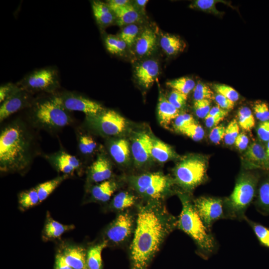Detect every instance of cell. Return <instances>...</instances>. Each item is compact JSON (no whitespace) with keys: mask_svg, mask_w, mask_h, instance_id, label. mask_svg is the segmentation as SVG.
<instances>
[{"mask_svg":"<svg viewBox=\"0 0 269 269\" xmlns=\"http://www.w3.org/2000/svg\"><path fill=\"white\" fill-rule=\"evenodd\" d=\"M177 228V218L160 201L138 206L129 249L130 269H148L167 237Z\"/></svg>","mask_w":269,"mask_h":269,"instance_id":"1","label":"cell"},{"mask_svg":"<svg viewBox=\"0 0 269 269\" xmlns=\"http://www.w3.org/2000/svg\"><path fill=\"white\" fill-rule=\"evenodd\" d=\"M35 142L29 128L19 119L3 127L0 133V171L25 172L35 154Z\"/></svg>","mask_w":269,"mask_h":269,"instance_id":"2","label":"cell"},{"mask_svg":"<svg viewBox=\"0 0 269 269\" xmlns=\"http://www.w3.org/2000/svg\"><path fill=\"white\" fill-rule=\"evenodd\" d=\"M178 195L182 209L177 218V228L193 240L196 246L197 254L207 260L217 252L218 243L212 231L205 227L201 219L191 197L182 192Z\"/></svg>","mask_w":269,"mask_h":269,"instance_id":"3","label":"cell"},{"mask_svg":"<svg viewBox=\"0 0 269 269\" xmlns=\"http://www.w3.org/2000/svg\"><path fill=\"white\" fill-rule=\"evenodd\" d=\"M28 110L29 124L49 132H57L73 121L70 112L61 105L55 93L35 98Z\"/></svg>","mask_w":269,"mask_h":269,"instance_id":"4","label":"cell"},{"mask_svg":"<svg viewBox=\"0 0 269 269\" xmlns=\"http://www.w3.org/2000/svg\"><path fill=\"white\" fill-rule=\"evenodd\" d=\"M259 176L243 172L237 178L231 195L224 199L226 219L244 220L246 212L257 194Z\"/></svg>","mask_w":269,"mask_h":269,"instance_id":"5","label":"cell"},{"mask_svg":"<svg viewBox=\"0 0 269 269\" xmlns=\"http://www.w3.org/2000/svg\"><path fill=\"white\" fill-rule=\"evenodd\" d=\"M207 163L202 157L193 156L182 159L174 170V182L190 193L207 178Z\"/></svg>","mask_w":269,"mask_h":269,"instance_id":"6","label":"cell"},{"mask_svg":"<svg viewBox=\"0 0 269 269\" xmlns=\"http://www.w3.org/2000/svg\"><path fill=\"white\" fill-rule=\"evenodd\" d=\"M132 184L136 192L146 201H160L169 191L172 181L160 173L143 174L132 178Z\"/></svg>","mask_w":269,"mask_h":269,"instance_id":"7","label":"cell"},{"mask_svg":"<svg viewBox=\"0 0 269 269\" xmlns=\"http://www.w3.org/2000/svg\"><path fill=\"white\" fill-rule=\"evenodd\" d=\"M17 84L31 94L40 92L55 94L60 87L57 70L51 67L38 69L30 72Z\"/></svg>","mask_w":269,"mask_h":269,"instance_id":"8","label":"cell"},{"mask_svg":"<svg viewBox=\"0 0 269 269\" xmlns=\"http://www.w3.org/2000/svg\"><path fill=\"white\" fill-rule=\"evenodd\" d=\"M136 214L129 209L119 212L106 228L104 240L108 244L122 245L132 239L135 228Z\"/></svg>","mask_w":269,"mask_h":269,"instance_id":"9","label":"cell"},{"mask_svg":"<svg viewBox=\"0 0 269 269\" xmlns=\"http://www.w3.org/2000/svg\"><path fill=\"white\" fill-rule=\"evenodd\" d=\"M85 124L99 134L107 136L118 135L127 127V121L117 112L105 110L93 116H86Z\"/></svg>","mask_w":269,"mask_h":269,"instance_id":"10","label":"cell"},{"mask_svg":"<svg viewBox=\"0 0 269 269\" xmlns=\"http://www.w3.org/2000/svg\"><path fill=\"white\" fill-rule=\"evenodd\" d=\"M195 208L205 227L211 231L214 223L226 219L224 199L212 196H200L193 199Z\"/></svg>","mask_w":269,"mask_h":269,"instance_id":"11","label":"cell"},{"mask_svg":"<svg viewBox=\"0 0 269 269\" xmlns=\"http://www.w3.org/2000/svg\"><path fill=\"white\" fill-rule=\"evenodd\" d=\"M55 95L63 108L70 112L79 111L86 116H93L105 110L99 103L75 92L64 91Z\"/></svg>","mask_w":269,"mask_h":269,"instance_id":"12","label":"cell"},{"mask_svg":"<svg viewBox=\"0 0 269 269\" xmlns=\"http://www.w3.org/2000/svg\"><path fill=\"white\" fill-rule=\"evenodd\" d=\"M32 94L21 89L5 100L0 107V122L1 123L13 114L25 108H29L34 99Z\"/></svg>","mask_w":269,"mask_h":269,"instance_id":"13","label":"cell"},{"mask_svg":"<svg viewBox=\"0 0 269 269\" xmlns=\"http://www.w3.org/2000/svg\"><path fill=\"white\" fill-rule=\"evenodd\" d=\"M49 163L58 171L69 175L79 169L82 163L76 156L60 150L45 156Z\"/></svg>","mask_w":269,"mask_h":269,"instance_id":"14","label":"cell"},{"mask_svg":"<svg viewBox=\"0 0 269 269\" xmlns=\"http://www.w3.org/2000/svg\"><path fill=\"white\" fill-rule=\"evenodd\" d=\"M112 174V166L109 160L103 153H100L89 167L87 179L89 182L97 184L110 179Z\"/></svg>","mask_w":269,"mask_h":269,"instance_id":"15","label":"cell"},{"mask_svg":"<svg viewBox=\"0 0 269 269\" xmlns=\"http://www.w3.org/2000/svg\"><path fill=\"white\" fill-rule=\"evenodd\" d=\"M249 168H259L269 171V159L266 148L260 143L254 142L247 148L245 154Z\"/></svg>","mask_w":269,"mask_h":269,"instance_id":"16","label":"cell"},{"mask_svg":"<svg viewBox=\"0 0 269 269\" xmlns=\"http://www.w3.org/2000/svg\"><path fill=\"white\" fill-rule=\"evenodd\" d=\"M159 65L153 59H147L139 63L135 68V76L138 83L148 88L154 82L159 74Z\"/></svg>","mask_w":269,"mask_h":269,"instance_id":"17","label":"cell"},{"mask_svg":"<svg viewBox=\"0 0 269 269\" xmlns=\"http://www.w3.org/2000/svg\"><path fill=\"white\" fill-rule=\"evenodd\" d=\"M150 146L151 136L146 133L138 134L134 137L131 145V151L138 165L145 163L151 157Z\"/></svg>","mask_w":269,"mask_h":269,"instance_id":"18","label":"cell"},{"mask_svg":"<svg viewBox=\"0 0 269 269\" xmlns=\"http://www.w3.org/2000/svg\"><path fill=\"white\" fill-rule=\"evenodd\" d=\"M87 251L81 246L69 245L64 246L58 252L73 269H85L87 268Z\"/></svg>","mask_w":269,"mask_h":269,"instance_id":"19","label":"cell"},{"mask_svg":"<svg viewBox=\"0 0 269 269\" xmlns=\"http://www.w3.org/2000/svg\"><path fill=\"white\" fill-rule=\"evenodd\" d=\"M157 36L152 29L145 28L141 31L134 43L135 51L140 56L150 55L155 50Z\"/></svg>","mask_w":269,"mask_h":269,"instance_id":"20","label":"cell"},{"mask_svg":"<svg viewBox=\"0 0 269 269\" xmlns=\"http://www.w3.org/2000/svg\"><path fill=\"white\" fill-rule=\"evenodd\" d=\"M91 6L95 18L101 28L111 25L116 19L114 13L106 2L93 0Z\"/></svg>","mask_w":269,"mask_h":269,"instance_id":"21","label":"cell"},{"mask_svg":"<svg viewBox=\"0 0 269 269\" xmlns=\"http://www.w3.org/2000/svg\"><path fill=\"white\" fill-rule=\"evenodd\" d=\"M117 187L116 181L110 179L96 184L90 190L91 198L96 202H107L109 201Z\"/></svg>","mask_w":269,"mask_h":269,"instance_id":"22","label":"cell"},{"mask_svg":"<svg viewBox=\"0 0 269 269\" xmlns=\"http://www.w3.org/2000/svg\"><path fill=\"white\" fill-rule=\"evenodd\" d=\"M157 114L160 125L167 127L180 114L179 110L173 106L162 93H160L157 105Z\"/></svg>","mask_w":269,"mask_h":269,"instance_id":"23","label":"cell"},{"mask_svg":"<svg viewBox=\"0 0 269 269\" xmlns=\"http://www.w3.org/2000/svg\"><path fill=\"white\" fill-rule=\"evenodd\" d=\"M119 26L134 24L139 20L140 16L137 9L130 3L113 11Z\"/></svg>","mask_w":269,"mask_h":269,"instance_id":"24","label":"cell"},{"mask_svg":"<svg viewBox=\"0 0 269 269\" xmlns=\"http://www.w3.org/2000/svg\"><path fill=\"white\" fill-rule=\"evenodd\" d=\"M74 228L73 225H64L55 221L47 214L43 230V236L45 239H55L60 237L65 232Z\"/></svg>","mask_w":269,"mask_h":269,"instance_id":"25","label":"cell"},{"mask_svg":"<svg viewBox=\"0 0 269 269\" xmlns=\"http://www.w3.org/2000/svg\"><path fill=\"white\" fill-rule=\"evenodd\" d=\"M254 203L258 212L263 215H269V176L260 184Z\"/></svg>","mask_w":269,"mask_h":269,"instance_id":"26","label":"cell"},{"mask_svg":"<svg viewBox=\"0 0 269 269\" xmlns=\"http://www.w3.org/2000/svg\"><path fill=\"white\" fill-rule=\"evenodd\" d=\"M151 156L160 162H164L175 155V153L167 144L156 138L151 137Z\"/></svg>","mask_w":269,"mask_h":269,"instance_id":"27","label":"cell"},{"mask_svg":"<svg viewBox=\"0 0 269 269\" xmlns=\"http://www.w3.org/2000/svg\"><path fill=\"white\" fill-rule=\"evenodd\" d=\"M108 246L107 242L103 240L90 247L87 251L86 266L88 269H103L102 253Z\"/></svg>","mask_w":269,"mask_h":269,"instance_id":"28","label":"cell"},{"mask_svg":"<svg viewBox=\"0 0 269 269\" xmlns=\"http://www.w3.org/2000/svg\"><path fill=\"white\" fill-rule=\"evenodd\" d=\"M110 155L119 164L126 163L129 159L130 149L129 144L125 139L112 141L109 145Z\"/></svg>","mask_w":269,"mask_h":269,"instance_id":"29","label":"cell"},{"mask_svg":"<svg viewBox=\"0 0 269 269\" xmlns=\"http://www.w3.org/2000/svg\"><path fill=\"white\" fill-rule=\"evenodd\" d=\"M159 43L162 50L169 56L182 51L185 47V44L178 36L168 33L161 35Z\"/></svg>","mask_w":269,"mask_h":269,"instance_id":"30","label":"cell"},{"mask_svg":"<svg viewBox=\"0 0 269 269\" xmlns=\"http://www.w3.org/2000/svg\"><path fill=\"white\" fill-rule=\"evenodd\" d=\"M136 197L128 191H121L116 194L112 200L110 207L119 212L128 210L135 205Z\"/></svg>","mask_w":269,"mask_h":269,"instance_id":"31","label":"cell"},{"mask_svg":"<svg viewBox=\"0 0 269 269\" xmlns=\"http://www.w3.org/2000/svg\"><path fill=\"white\" fill-rule=\"evenodd\" d=\"M68 176L69 175L63 174L37 185L35 188L38 194L40 203L45 200Z\"/></svg>","mask_w":269,"mask_h":269,"instance_id":"32","label":"cell"},{"mask_svg":"<svg viewBox=\"0 0 269 269\" xmlns=\"http://www.w3.org/2000/svg\"><path fill=\"white\" fill-rule=\"evenodd\" d=\"M19 207L25 210L40 203L39 198L35 187L23 191L18 195Z\"/></svg>","mask_w":269,"mask_h":269,"instance_id":"33","label":"cell"},{"mask_svg":"<svg viewBox=\"0 0 269 269\" xmlns=\"http://www.w3.org/2000/svg\"><path fill=\"white\" fill-rule=\"evenodd\" d=\"M244 220L252 229L260 245L269 249V228L249 219L247 216Z\"/></svg>","mask_w":269,"mask_h":269,"instance_id":"34","label":"cell"},{"mask_svg":"<svg viewBox=\"0 0 269 269\" xmlns=\"http://www.w3.org/2000/svg\"><path fill=\"white\" fill-rule=\"evenodd\" d=\"M77 138L78 150L81 154L88 155L95 151L97 143L90 135L77 132Z\"/></svg>","mask_w":269,"mask_h":269,"instance_id":"35","label":"cell"},{"mask_svg":"<svg viewBox=\"0 0 269 269\" xmlns=\"http://www.w3.org/2000/svg\"><path fill=\"white\" fill-rule=\"evenodd\" d=\"M220 2L226 4H228L227 2L222 0H196L189 5V7L214 15H219L223 14V12L218 10L216 5Z\"/></svg>","mask_w":269,"mask_h":269,"instance_id":"36","label":"cell"},{"mask_svg":"<svg viewBox=\"0 0 269 269\" xmlns=\"http://www.w3.org/2000/svg\"><path fill=\"white\" fill-rule=\"evenodd\" d=\"M166 85L173 90L187 95L196 86L195 81L187 77L175 79L166 83Z\"/></svg>","mask_w":269,"mask_h":269,"instance_id":"37","label":"cell"},{"mask_svg":"<svg viewBox=\"0 0 269 269\" xmlns=\"http://www.w3.org/2000/svg\"><path fill=\"white\" fill-rule=\"evenodd\" d=\"M238 123L245 131H250L255 124V118L251 109L247 107L241 108L238 113Z\"/></svg>","mask_w":269,"mask_h":269,"instance_id":"38","label":"cell"},{"mask_svg":"<svg viewBox=\"0 0 269 269\" xmlns=\"http://www.w3.org/2000/svg\"><path fill=\"white\" fill-rule=\"evenodd\" d=\"M105 45L108 51L113 54H120L125 50L127 44L121 38L113 35L105 37Z\"/></svg>","mask_w":269,"mask_h":269,"instance_id":"39","label":"cell"},{"mask_svg":"<svg viewBox=\"0 0 269 269\" xmlns=\"http://www.w3.org/2000/svg\"><path fill=\"white\" fill-rule=\"evenodd\" d=\"M139 31V27L136 24H130L123 28L119 37L124 41L128 47H131L134 44Z\"/></svg>","mask_w":269,"mask_h":269,"instance_id":"40","label":"cell"},{"mask_svg":"<svg viewBox=\"0 0 269 269\" xmlns=\"http://www.w3.org/2000/svg\"><path fill=\"white\" fill-rule=\"evenodd\" d=\"M213 91L207 85L198 82L193 89V98L195 101L202 100H212L214 98Z\"/></svg>","mask_w":269,"mask_h":269,"instance_id":"41","label":"cell"},{"mask_svg":"<svg viewBox=\"0 0 269 269\" xmlns=\"http://www.w3.org/2000/svg\"><path fill=\"white\" fill-rule=\"evenodd\" d=\"M239 134V127L236 120L231 121L225 129L224 141L228 145H232Z\"/></svg>","mask_w":269,"mask_h":269,"instance_id":"42","label":"cell"},{"mask_svg":"<svg viewBox=\"0 0 269 269\" xmlns=\"http://www.w3.org/2000/svg\"><path fill=\"white\" fill-rule=\"evenodd\" d=\"M180 132L194 141L201 140L204 136V131L202 127L195 123L182 130Z\"/></svg>","mask_w":269,"mask_h":269,"instance_id":"43","label":"cell"},{"mask_svg":"<svg viewBox=\"0 0 269 269\" xmlns=\"http://www.w3.org/2000/svg\"><path fill=\"white\" fill-rule=\"evenodd\" d=\"M213 87L217 94L225 97L234 103L239 99V93L231 86L225 84H215Z\"/></svg>","mask_w":269,"mask_h":269,"instance_id":"44","label":"cell"},{"mask_svg":"<svg viewBox=\"0 0 269 269\" xmlns=\"http://www.w3.org/2000/svg\"><path fill=\"white\" fill-rule=\"evenodd\" d=\"M253 110L256 118L260 122L269 121V107L267 103L261 101L255 102Z\"/></svg>","mask_w":269,"mask_h":269,"instance_id":"45","label":"cell"},{"mask_svg":"<svg viewBox=\"0 0 269 269\" xmlns=\"http://www.w3.org/2000/svg\"><path fill=\"white\" fill-rule=\"evenodd\" d=\"M211 108V100H202L194 102V109L198 118L205 119Z\"/></svg>","mask_w":269,"mask_h":269,"instance_id":"46","label":"cell"},{"mask_svg":"<svg viewBox=\"0 0 269 269\" xmlns=\"http://www.w3.org/2000/svg\"><path fill=\"white\" fill-rule=\"evenodd\" d=\"M196 123L193 116L187 113L179 114L174 120V126L179 132L189 125Z\"/></svg>","mask_w":269,"mask_h":269,"instance_id":"47","label":"cell"},{"mask_svg":"<svg viewBox=\"0 0 269 269\" xmlns=\"http://www.w3.org/2000/svg\"><path fill=\"white\" fill-rule=\"evenodd\" d=\"M187 95L173 90L170 93L168 100L176 108L179 110L185 106Z\"/></svg>","mask_w":269,"mask_h":269,"instance_id":"48","label":"cell"},{"mask_svg":"<svg viewBox=\"0 0 269 269\" xmlns=\"http://www.w3.org/2000/svg\"><path fill=\"white\" fill-rule=\"evenodd\" d=\"M21 88L17 84L7 83L2 85L0 87V102L1 103L5 100L11 97L19 91Z\"/></svg>","mask_w":269,"mask_h":269,"instance_id":"49","label":"cell"},{"mask_svg":"<svg viewBox=\"0 0 269 269\" xmlns=\"http://www.w3.org/2000/svg\"><path fill=\"white\" fill-rule=\"evenodd\" d=\"M225 128L222 125L214 127L209 134V138L212 142L217 144L224 137Z\"/></svg>","mask_w":269,"mask_h":269,"instance_id":"50","label":"cell"},{"mask_svg":"<svg viewBox=\"0 0 269 269\" xmlns=\"http://www.w3.org/2000/svg\"><path fill=\"white\" fill-rule=\"evenodd\" d=\"M259 138L267 142L269 140V121L261 122L257 130Z\"/></svg>","mask_w":269,"mask_h":269,"instance_id":"51","label":"cell"},{"mask_svg":"<svg viewBox=\"0 0 269 269\" xmlns=\"http://www.w3.org/2000/svg\"><path fill=\"white\" fill-rule=\"evenodd\" d=\"M214 99L217 105L223 109L228 111L234 106V102L220 94H216Z\"/></svg>","mask_w":269,"mask_h":269,"instance_id":"52","label":"cell"},{"mask_svg":"<svg viewBox=\"0 0 269 269\" xmlns=\"http://www.w3.org/2000/svg\"><path fill=\"white\" fill-rule=\"evenodd\" d=\"M249 142L248 137L244 133H241L238 135L234 143L238 149L245 150L248 148Z\"/></svg>","mask_w":269,"mask_h":269,"instance_id":"53","label":"cell"},{"mask_svg":"<svg viewBox=\"0 0 269 269\" xmlns=\"http://www.w3.org/2000/svg\"><path fill=\"white\" fill-rule=\"evenodd\" d=\"M54 269H73L65 261L62 255L58 252L55 258Z\"/></svg>","mask_w":269,"mask_h":269,"instance_id":"54","label":"cell"},{"mask_svg":"<svg viewBox=\"0 0 269 269\" xmlns=\"http://www.w3.org/2000/svg\"><path fill=\"white\" fill-rule=\"evenodd\" d=\"M224 118L221 116H207L205 118V125L209 128H214L217 126Z\"/></svg>","mask_w":269,"mask_h":269,"instance_id":"55","label":"cell"},{"mask_svg":"<svg viewBox=\"0 0 269 269\" xmlns=\"http://www.w3.org/2000/svg\"><path fill=\"white\" fill-rule=\"evenodd\" d=\"M130 2L128 0H109L106 2L113 11Z\"/></svg>","mask_w":269,"mask_h":269,"instance_id":"56","label":"cell"},{"mask_svg":"<svg viewBox=\"0 0 269 269\" xmlns=\"http://www.w3.org/2000/svg\"><path fill=\"white\" fill-rule=\"evenodd\" d=\"M228 114V110L223 109L217 105L211 108L207 116H221L225 117Z\"/></svg>","mask_w":269,"mask_h":269,"instance_id":"57","label":"cell"},{"mask_svg":"<svg viewBox=\"0 0 269 269\" xmlns=\"http://www.w3.org/2000/svg\"><path fill=\"white\" fill-rule=\"evenodd\" d=\"M136 5L138 6L142 10H144L145 5L148 2L147 0H137L135 1Z\"/></svg>","mask_w":269,"mask_h":269,"instance_id":"58","label":"cell"},{"mask_svg":"<svg viewBox=\"0 0 269 269\" xmlns=\"http://www.w3.org/2000/svg\"><path fill=\"white\" fill-rule=\"evenodd\" d=\"M266 150L268 157L269 159V140L267 142Z\"/></svg>","mask_w":269,"mask_h":269,"instance_id":"59","label":"cell"},{"mask_svg":"<svg viewBox=\"0 0 269 269\" xmlns=\"http://www.w3.org/2000/svg\"><path fill=\"white\" fill-rule=\"evenodd\" d=\"M88 269V268H86V269Z\"/></svg>","mask_w":269,"mask_h":269,"instance_id":"60","label":"cell"}]
</instances>
